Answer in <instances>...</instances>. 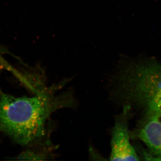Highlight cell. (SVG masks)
<instances>
[{
  "label": "cell",
  "mask_w": 161,
  "mask_h": 161,
  "mask_svg": "<svg viewBox=\"0 0 161 161\" xmlns=\"http://www.w3.org/2000/svg\"><path fill=\"white\" fill-rule=\"evenodd\" d=\"M126 99H145L149 114L161 116V66L150 64L135 67L124 86Z\"/></svg>",
  "instance_id": "2"
},
{
  "label": "cell",
  "mask_w": 161,
  "mask_h": 161,
  "mask_svg": "<svg viewBox=\"0 0 161 161\" xmlns=\"http://www.w3.org/2000/svg\"><path fill=\"white\" fill-rule=\"evenodd\" d=\"M66 83L47 86L31 97H15L0 89V134L25 149L52 153L51 117L76 105L72 90L61 91Z\"/></svg>",
  "instance_id": "1"
},
{
  "label": "cell",
  "mask_w": 161,
  "mask_h": 161,
  "mask_svg": "<svg viewBox=\"0 0 161 161\" xmlns=\"http://www.w3.org/2000/svg\"><path fill=\"white\" fill-rule=\"evenodd\" d=\"M52 153L31 148H26L13 160L21 161L46 160L51 158Z\"/></svg>",
  "instance_id": "5"
},
{
  "label": "cell",
  "mask_w": 161,
  "mask_h": 161,
  "mask_svg": "<svg viewBox=\"0 0 161 161\" xmlns=\"http://www.w3.org/2000/svg\"><path fill=\"white\" fill-rule=\"evenodd\" d=\"M129 107L115 119L111 132L110 160L111 161H139V158L130 142L127 114Z\"/></svg>",
  "instance_id": "3"
},
{
  "label": "cell",
  "mask_w": 161,
  "mask_h": 161,
  "mask_svg": "<svg viewBox=\"0 0 161 161\" xmlns=\"http://www.w3.org/2000/svg\"><path fill=\"white\" fill-rule=\"evenodd\" d=\"M149 115L147 120L141 127L138 136L158 159L161 160V116L155 114Z\"/></svg>",
  "instance_id": "4"
}]
</instances>
